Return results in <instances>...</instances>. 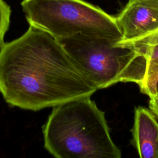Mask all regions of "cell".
I'll list each match as a JSON object with an SVG mask.
<instances>
[{"mask_svg":"<svg viewBox=\"0 0 158 158\" xmlns=\"http://www.w3.org/2000/svg\"><path fill=\"white\" fill-rule=\"evenodd\" d=\"M131 143L141 158H157L158 122L150 109L135 107Z\"/></svg>","mask_w":158,"mask_h":158,"instance_id":"8992f818","label":"cell"},{"mask_svg":"<svg viewBox=\"0 0 158 158\" xmlns=\"http://www.w3.org/2000/svg\"><path fill=\"white\" fill-rule=\"evenodd\" d=\"M45 149L56 158H120L104 112L91 96L55 106L42 127Z\"/></svg>","mask_w":158,"mask_h":158,"instance_id":"7a4b0ae2","label":"cell"},{"mask_svg":"<svg viewBox=\"0 0 158 158\" xmlns=\"http://www.w3.org/2000/svg\"><path fill=\"white\" fill-rule=\"evenodd\" d=\"M21 6L29 25L56 39L85 34L122 40L116 17L85 0H23Z\"/></svg>","mask_w":158,"mask_h":158,"instance_id":"277c9868","label":"cell"},{"mask_svg":"<svg viewBox=\"0 0 158 158\" xmlns=\"http://www.w3.org/2000/svg\"><path fill=\"white\" fill-rule=\"evenodd\" d=\"M157 158H158V149H157Z\"/></svg>","mask_w":158,"mask_h":158,"instance_id":"7c38bea8","label":"cell"},{"mask_svg":"<svg viewBox=\"0 0 158 158\" xmlns=\"http://www.w3.org/2000/svg\"><path fill=\"white\" fill-rule=\"evenodd\" d=\"M57 40L97 89L118 82H133L139 88L143 86L148 61L146 56L133 46L85 34Z\"/></svg>","mask_w":158,"mask_h":158,"instance_id":"3957f363","label":"cell"},{"mask_svg":"<svg viewBox=\"0 0 158 158\" xmlns=\"http://www.w3.org/2000/svg\"><path fill=\"white\" fill-rule=\"evenodd\" d=\"M97 90L59 41L39 28L29 25L0 46V93L10 107L38 111Z\"/></svg>","mask_w":158,"mask_h":158,"instance_id":"6da1fadb","label":"cell"},{"mask_svg":"<svg viewBox=\"0 0 158 158\" xmlns=\"http://www.w3.org/2000/svg\"><path fill=\"white\" fill-rule=\"evenodd\" d=\"M126 44L133 46L146 56L148 61V69L158 64V31L141 40Z\"/></svg>","mask_w":158,"mask_h":158,"instance_id":"52a82bcc","label":"cell"},{"mask_svg":"<svg viewBox=\"0 0 158 158\" xmlns=\"http://www.w3.org/2000/svg\"><path fill=\"white\" fill-rule=\"evenodd\" d=\"M158 96V79L156 81L155 85H154V96ZM152 98V97H151Z\"/></svg>","mask_w":158,"mask_h":158,"instance_id":"8fae6325","label":"cell"},{"mask_svg":"<svg viewBox=\"0 0 158 158\" xmlns=\"http://www.w3.org/2000/svg\"><path fill=\"white\" fill-rule=\"evenodd\" d=\"M116 20L127 43L158 31V0H129Z\"/></svg>","mask_w":158,"mask_h":158,"instance_id":"5b68a950","label":"cell"},{"mask_svg":"<svg viewBox=\"0 0 158 158\" xmlns=\"http://www.w3.org/2000/svg\"><path fill=\"white\" fill-rule=\"evenodd\" d=\"M149 107L151 111L158 119V96L149 98Z\"/></svg>","mask_w":158,"mask_h":158,"instance_id":"30bf717a","label":"cell"},{"mask_svg":"<svg viewBox=\"0 0 158 158\" xmlns=\"http://www.w3.org/2000/svg\"><path fill=\"white\" fill-rule=\"evenodd\" d=\"M11 9L4 1L0 0V46L4 43L6 33L10 25Z\"/></svg>","mask_w":158,"mask_h":158,"instance_id":"9c48e42d","label":"cell"},{"mask_svg":"<svg viewBox=\"0 0 158 158\" xmlns=\"http://www.w3.org/2000/svg\"><path fill=\"white\" fill-rule=\"evenodd\" d=\"M158 79V64L148 68L146 76L143 86L140 91L143 94L148 95L149 98L154 96V88Z\"/></svg>","mask_w":158,"mask_h":158,"instance_id":"ba28073f","label":"cell"}]
</instances>
